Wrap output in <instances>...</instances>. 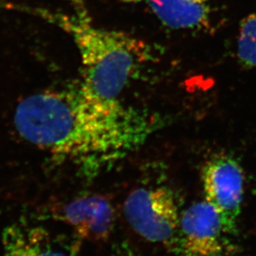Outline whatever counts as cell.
<instances>
[{
  "mask_svg": "<svg viewBox=\"0 0 256 256\" xmlns=\"http://www.w3.org/2000/svg\"><path fill=\"white\" fill-rule=\"evenodd\" d=\"M144 2L166 27L174 30H196L208 27L212 8L210 0H120Z\"/></svg>",
  "mask_w": 256,
  "mask_h": 256,
  "instance_id": "ba28073f",
  "label": "cell"
},
{
  "mask_svg": "<svg viewBox=\"0 0 256 256\" xmlns=\"http://www.w3.org/2000/svg\"><path fill=\"white\" fill-rule=\"evenodd\" d=\"M124 216L143 239L168 244L178 237L180 213L172 190L166 186H143L128 194Z\"/></svg>",
  "mask_w": 256,
  "mask_h": 256,
  "instance_id": "3957f363",
  "label": "cell"
},
{
  "mask_svg": "<svg viewBox=\"0 0 256 256\" xmlns=\"http://www.w3.org/2000/svg\"><path fill=\"white\" fill-rule=\"evenodd\" d=\"M237 57L243 66L256 68V11L240 22L237 38Z\"/></svg>",
  "mask_w": 256,
  "mask_h": 256,
  "instance_id": "9c48e42d",
  "label": "cell"
},
{
  "mask_svg": "<svg viewBox=\"0 0 256 256\" xmlns=\"http://www.w3.org/2000/svg\"><path fill=\"white\" fill-rule=\"evenodd\" d=\"M55 218L66 223L76 236L90 242L108 239L116 222L112 202L101 194H88L57 207Z\"/></svg>",
  "mask_w": 256,
  "mask_h": 256,
  "instance_id": "8992f818",
  "label": "cell"
},
{
  "mask_svg": "<svg viewBox=\"0 0 256 256\" xmlns=\"http://www.w3.org/2000/svg\"><path fill=\"white\" fill-rule=\"evenodd\" d=\"M228 232L212 204L204 200L180 214L178 247L185 256H224L230 244Z\"/></svg>",
  "mask_w": 256,
  "mask_h": 256,
  "instance_id": "5b68a950",
  "label": "cell"
},
{
  "mask_svg": "<svg viewBox=\"0 0 256 256\" xmlns=\"http://www.w3.org/2000/svg\"><path fill=\"white\" fill-rule=\"evenodd\" d=\"M111 256H140L139 254H135V253H133L132 252H130V250H122V252H116V253H114V254H112Z\"/></svg>",
  "mask_w": 256,
  "mask_h": 256,
  "instance_id": "30bf717a",
  "label": "cell"
},
{
  "mask_svg": "<svg viewBox=\"0 0 256 256\" xmlns=\"http://www.w3.org/2000/svg\"><path fill=\"white\" fill-rule=\"evenodd\" d=\"M202 183L206 200L216 210L226 230L234 234L244 189L240 166L229 156H216L204 166Z\"/></svg>",
  "mask_w": 256,
  "mask_h": 256,
  "instance_id": "277c9868",
  "label": "cell"
},
{
  "mask_svg": "<svg viewBox=\"0 0 256 256\" xmlns=\"http://www.w3.org/2000/svg\"><path fill=\"white\" fill-rule=\"evenodd\" d=\"M38 14L71 36L81 58V85L102 98L118 100L136 72L150 57L148 46L130 35L95 24L82 0L68 12Z\"/></svg>",
  "mask_w": 256,
  "mask_h": 256,
  "instance_id": "7a4b0ae2",
  "label": "cell"
},
{
  "mask_svg": "<svg viewBox=\"0 0 256 256\" xmlns=\"http://www.w3.org/2000/svg\"><path fill=\"white\" fill-rule=\"evenodd\" d=\"M14 122L25 140L54 155L104 160L139 148L164 121L96 96L80 84L28 96L18 104Z\"/></svg>",
  "mask_w": 256,
  "mask_h": 256,
  "instance_id": "6da1fadb",
  "label": "cell"
},
{
  "mask_svg": "<svg viewBox=\"0 0 256 256\" xmlns=\"http://www.w3.org/2000/svg\"><path fill=\"white\" fill-rule=\"evenodd\" d=\"M4 256H74V247L56 239L42 227L22 222L6 227L2 233Z\"/></svg>",
  "mask_w": 256,
  "mask_h": 256,
  "instance_id": "52a82bcc",
  "label": "cell"
}]
</instances>
